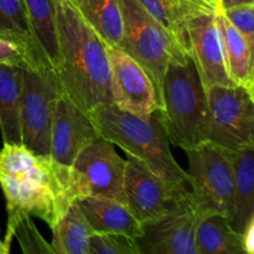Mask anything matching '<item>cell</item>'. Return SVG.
<instances>
[{"mask_svg":"<svg viewBox=\"0 0 254 254\" xmlns=\"http://www.w3.org/2000/svg\"><path fill=\"white\" fill-rule=\"evenodd\" d=\"M233 186L231 225L242 235L254 221V144L233 153Z\"/></svg>","mask_w":254,"mask_h":254,"instance_id":"cell-19","label":"cell"},{"mask_svg":"<svg viewBox=\"0 0 254 254\" xmlns=\"http://www.w3.org/2000/svg\"><path fill=\"white\" fill-rule=\"evenodd\" d=\"M123 189L127 207L141 225L163 215L190 191V188L175 186L158 178L130 158L126 163Z\"/></svg>","mask_w":254,"mask_h":254,"instance_id":"cell-12","label":"cell"},{"mask_svg":"<svg viewBox=\"0 0 254 254\" xmlns=\"http://www.w3.org/2000/svg\"><path fill=\"white\" fill-rule=\"evenodd\" d=\"M61 91L59 78L52 69L22 67L20 99L22 144L40 155H50L52 114Z\"/></svg>","mask_w":254,"mask_h":254,"instance_id":"cell-7","label":"cell"},{"mask_svg":"<svg viewBox=\"0 0 254 254\" xmlns=\"http://www.w3.org/2000/svg\"><path fill=\"white\" fill-rule=\"evenodd\" d=\"M77 202L96 233H119L134 240L141 236V223L126 203L98 196L81 197Z\"/></svg>","mask_w":254,"mask_h":254,"instance_id":"cell-17","label":"cell"},{"mask_svg":"<svg viewBox=\"0 0 254 254\" xmlns=\"http://www.w3.org/2000/svg\"><path fill=\"white\" fill-rule=\"evenodd\" d=\"M215 19L220 32L228 76L236 86H242L248 91L254 92V46L228 22L218 6L215 11Z\"/></svg>","mask_w":254,"mask_h":254,"instance_id":"cell-18","label":"cell"},{"mask_svg":"<svg viewBox=\"0 0 254 254\" xmlns=\"http://www.w3.org/2000/svg\"><path fill=\"white\" fill-rule=\"evenodd\" d=\"M9 252H10V250L6 247V246H5L4 240L1 238V233H0V254H7Z\"/></svg>","mask_w":254,"mask_h":254,"instance_id":"cell-31","label":"cell"},{"mask_svg":"<svg viewBox=\"0 0 254 254\" xmlns=\"http://www.w3.org/2000/svg\"><path fill=\"white\" fill-rule=\"evenodd\" d=\"M126 163L116 151L114 144L97 138L86 146L71 166L77 200L98 196L126 203L124 171Z\"/></svg>","mask_w":254,"mask_h":254,"instance_id":"cell-9","label":"cell"},{"mask_svg":"<svg viewBox=\"0 0 254 254\" xmlns=\"http://www.w3.org/2000/svg\"><path fill=\"white\" fill-rule=\"evenodd\" d=\"M220 10L223 12L228 22L254 46V4L237 5V6Z\"/></svg>","mask_w":254,"mask_h":254,"instance_id":"cell-27","label":"cell"},{"mask_svg":"<svg viewBox=\"0 0 254 254\" xmlns=\"http://www.w3.org/2000/svg\"><path fill=\"white\" fill-rule=\"evenodd\" d=\"M0 188L7 218L25 213L50 228L77 200L71 168L50 155L34 153L24 144L4 143L0 149Z\"/></svg>","mask_w":254,"mask_h":254,"instance_id":"cell-1","label":"cell"},{"mask_svg":"<svg viewBox=\"0 0 254 254\" xmlns=\"http://www.w3.org/2000/svg\"><path fill=\"white\" fill-rule=\"evenodd\" d=\"M62 92L76 106L91 113L113 104L108 46L87 24L73 0H55Z\"/></svg>","mask_w":254,"mask_h":254,"instance_id":"cell-2","label":"cell"},{"mask_svg":"<svg viewBox=\"0 0 254 254\" xmlns=\"http://www.w3.org/2000/svg\"><path fill=\"white\" fill-rule=\"evenodd\" d=\"M22 66L0 64V131L2 143L22 144L20 124Z\"/></svg>","mask_w":254,"mask_h":254,"instance_id":"cell-20","label":"cell"},{"mask_svg":"<svg viewBox=\"0 0 254 254\" xmlns=\"http://www.w3.org/2000/svg\"><path fill=\"white\" fill-rule=\"evenodd\" d=\"M169 141L183 150L208 141L207 92L192 59L170 60L159 111Z\"/></svg>","mask_w":254,"mask_h":254,"instance_id":"cell-4","label":"cell"},{"mask_svg":"<svg viewBox=\"0 0 254 254\" xmlns=\"http://www.w3.org/2000/svg\"><path fill=\"white\" fill-rule=\"evenodd\" d=\"M14 237L19 242L24 254H55L51 243L42 237L31 216L20 213L7 218L6 235L2 240L9 250Z\"/></svg>","mask_w":254,"mask_h":254,"instance_id":"cell-24","label":"cell"},{"mask_svg":"<svg viewBox=\"0 0 254 254\" xmlns=\"http://www.w3.org/2000/svg\"><path fill=\"white\" fill-rule=\"evenodd\" d=\"M123 37L118 49L133 57L150 77L156 97L163 102V82L170 60L185 62L189 55L181 51L168 32L149 15L138 0H121Z\"/></svg>","mask_w":254,"mask_h":254,"instance_id":"cell-5","label":"cell"},{"mask_svg":"<svg viewBox=\"0 0 254 254\" xmlns=\"http://www.w3.org/2000/svg\"><path fill=\"white\" fill-rule=\"evenodd\" d=\"M190 57L206 89L212 86H236L230 78L215 12L201 14L189 22Z\"/></svg>","mask_w":254,"mask_h":254,"instance_id":"cell-14","label":"cell"},{"mask_svg":"<svg viewBox=\"0 0 254 254\" xmlns=\"http://www.w3.org/2000/svg\"><path fill=\"white\" fill-rule=\"evenodd\" d=\"M208 141L230 151L254 144V92L242 86L206 89Z\"/></svg>","mask_w":254,"mask_h":254,"instance_id":"cell-8","label":"cell"},{"mask_svg":"<svg viewBox=\"0 0 254 254\" xmlns=\"http://www.w3.org/2000/svg\"><path fill=\"white\" fill-rule=\"evenodd\" d=\"M0 34L27 45L31 57V37L24 0H0Z\"/></svg>","mask_w":254,"mask_h":254,"instance_id":"cell-25","label":"cell"},{"mask_svg":"<svg viewBox=\"0 0 254 254\" xmlns=\"http://www.w3.org/2000/svg\"><path fill=\"white\" fill-rule=\"evenodd\" d=\"M213 1H216V0H213ZM216 2H217V1H216Z\"/></svg>","mask_w":254,"mask_h":254,"instance_id":"cell-32","label":"cell"},{"mask_svg":"<svg viewBox=\"0 0 254 254\" xmlns=\"http://www.w3.org/2000/svg\"><path fill=\"white\" fill-rule=\"evenodd\" d=\"M73 1H74V0H73Z\"/></svg>","mask_w":254,"mask_h":254,"instance_id":"cell-34","label":"cell"},{"mask_svg":"<svg viewBox=\"0 0 254 254\" xmlns=\"http://www.w3.org/2000/svg\"><path fill=\"white\" fill-rule=\"evenodd\" d=\"M189 184L202 217L220 213L231 221L233 212V153L212 141L185 150Z\"/></svg>","mask_w":254,"mask_h":254,"instance_id":"cell-6","label":"cell"},{"mask_svg":"<svg viewBox=\"0 0 254 254\" xmlns=\"http://www.w3.org/2000/svg\"><path fill=\"white\" fill-rule=\"evenodd\" d=\"M151 17L165 30L176 46L190 54L189 22L201 14L215 12L213 0H138ZM190 56V55H189Z\"/></svg>","mask_w":254,"mask_h":254,"instance_id":"cell-16","label":"cell"},{"mask_svg":"<svg viewBox=\"0 0 254 254\" xmlns=\"http://www.w3.org/2000/svg\"><path fill=\"white\" fill-rule=\"evenodd\" d=\"M74 4L107 46H119L123 37L121 0H74Z\"/></svg>","mask_w":254,"mask_h":254,"instance_id":"cell-23","label":"cell"},{"mask_svg":"<svg viewBox=\"0 0 254 254\" xmlns=\"http://www.w3.org/2000/svg\"><path fill=\"white\" fill-rule=\"evenodd\" d=\"M216 1H217V0H216Z\"/></svg>","mask_w":254,"mask_h":254,"instance_id":"cell-33","label":"cell"},{"mask_svg":"<svg viewBox=\"0 0 254 254\" xmlns=\"http://www.w3.org/2000/svg\"><path fill=\"white\" fill-rule=\"evenodd\" d=\"M31 37L32 66L57 73L60 64L55 0H24Z\"/></svg>","mask_w":254,"mask_h":254,"instance_id":"cell-15","label":"cell"},{"mask_svg":"<svg viewBox=\"0 0 254 254\" xmlns=\"http://www.w3.org/2000/svg\"><path fill=\"white\" fill-rule=\"evenodd\" d=\"M201 218L189 191L163 215L141 225L139 250L141 254H197L195 235Z\"/></svg>","mask_w":254,"mask_h":254,"instance_id":"cell-10","label":"cell"},{"mask_svg":"<svg viewBox=\"0 0 254 254\" xmlns=\"http://www.w3.org/2000/svg\"><path fill=\"white\" fill-rule=\"evenodd\" d=\"M51 231L55 254H88L89 238L96 233L77 200L71 203Z\"/></svg>","mask_w":254,"mask_h":254,"instance_id":"cell-22","label":"cell"},{"mask_svg":"<svg viewBox=\"0 0 254 254\" xmlns=\"http://www.w3.org/2000/svg\"><path fill=\"white\" fill-rule=\"evenodd\" d=\"M243 238V246H245L246 254H253L254 253V221L247 226L242 233Z\"/></svg>","mask_w":254,"mask_h":254,"instance_id":"cell-29","label":"cell"},{"mask_svg":"<svg viewBox=\"0 0 254 254\" xmlns=\"http://www.w3.org/2000/svg\"><path fill=\"white\" fill-rule=\"evenodd\" d=\"M108 57L114 106L139 117L160 111L155 88L145 69L118 47H108Z\"/></svg>","mask_w":254,"mask_h":254,"instance_id":"cell-11","label":"cell"},{"mask_svg":"<svg viewBox=\"0 0 254 254\" xmlns=\"http://www.w3.org/2000/svg\"><path fill=\"white\" fill-rule=\"evenodd\" d=\"M88 116L101 138L119 146L158 178L175 186L190 188L188 173L171 154L159 111L139 117L108 104L98 107Z\"/></svg>","mask_w":254,"mask_h":254,"instance_id":"cell-3","label":"cell"},{"mask_svg":"<svg viewBox=\"0 0 254 254\" xmlns=\"http://www.w3.org/2000/svg\"><path fill=\"white\" fill-rule=\"evenodd\" d=\"M88 254H141L136 240L119 233H94L89 238Z\"/></svg>","mask_w":254,"mask_h":254,"instance_id":"cell-26","label":"cell"},{"mask_svg":"<svg viewBox=\"0 0 254 254\" xmlns=\"http://www.w3.org/2000/svg\"><path fill=\"white\" fill-rule=\"evenodd\" d=\"M0 64L32 66L27 45L0 34Z\"/></svg>","mask_w":254,"mask_h":254,"instance_id":"cell-28","label":"cell"},{"mask_svg":"<svg viewBox=\"0 0 254 254\" xmlns=\"http://www.w3.org/2000/svg\"><path fill=\"white\" fill-rule=\"evenodd\" d=\"M243 4H254V0H217V6L222 10Z\"/></svg>","mask_w":254,"mask_h":254,"instance_id":"cell-30","label":"cell"},{"mask_svg":"<svg viewBox=\"0 0 254 254\" xmlns=\"http://www.w3.org/2000/svg\"><path fill=\"white\" fill-rule=\"evenodd\" d=\"M195 245L197 254H246L242 235L220 213L201 218L196 228Z\"/></svg>","mask_w":254,"mask_h":254,"instance_id":"cell-21","label":"cell"},{"mask_svg":"<svg viewBox=\"0 0 254 254\" xmlns=\"http://www.w3.org/2000/svg\"><path fill=\"white\" fill-rule=\"evenodd\" d=\"M99 138L88 113L60 92L55 103L50 133V156L71 168L78 154Z\"/></svg>","mask_w":254,"mask_h":254,"instance_id":"cell-13","label":"cell"}]
</instances>
